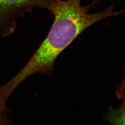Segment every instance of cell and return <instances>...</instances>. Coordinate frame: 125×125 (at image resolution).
I'll list each match as a JSON object with an SVG mask.
<instances>
[{
    "instance_id": "2",
    "label": "cell",
    "mask_w": 125,
    "mask_h": 125,
    "mask_svg": "<svg viewBox=\"0 0 125 125\" xmlns=\"http://www.w3.org/2000/svg\"><path fill=\"white\" fill-rule=\"evenodd\" d=\"M55 0H0V38L14 33L18 18L37 8L49 11Z\"/></svg>"
},
{
    "instance_id": "1",
    "label": "cell",
    "mask_w": 125,
    "mask_h": 125,
    "mask_svg": "<svg viewBox=\"0 0 125 125\" xmlns=\"http://www.w3.org/2000/svg\"><path fill=\"white\" fill-rule=\"evenodd\" d=\"M82 0H55L50 11L54 17L49 32L26 65L4 85L11 92L27 78L37 73L51 75L56 59L82 32L105 19L120 15L125 10L116 12L112 5L103 12L89 13L96 1L86 6Z\"/></svg>"
},
{
    "instance_id": "4",
    "label": "cell",
    "mask_w": 125,
    "mask_h": 125,
    "mask_svg": "<svg viewBox=\"0 0 125 125\" xmlns=\"http://www.w3.org/2000/svg\"><path fill=\"white\" fill-rule=\"evenodd\" d=\"M9 97L0 88V125H2V118L6 109V103Z\"/></svg>"
},
{
    "instance_id": "3",
    "label": "cell",
    "mask_w": 125,
    "mask_h": 125,
    "mask_svg": "<svg viewBox=\"0 0 125 125\" xmlns=\"http://www.w3.org/2000/svg\"><path fill=\"white\" fill-rule=\"evenodd\" d=\"M116 94L117 97L122 101L121 107L125 108V79L117 85Z\"/></svg>"
},
{
    "instance_id": "5",
    "label": "cell",
    "mask_w": 125,
    "mask_h": 125,
    "mask_svg": "<svg viewBox=\"0 0 125 125\" xmlns=\"http://www.w3.org/2000/svg\"><path fill=\"white\" fill-rule=\"evenodd\" d=\"M122 110L123 112L119 119L117 125H125V108L123 109Z\"/></svg>"
}]
</instances>
